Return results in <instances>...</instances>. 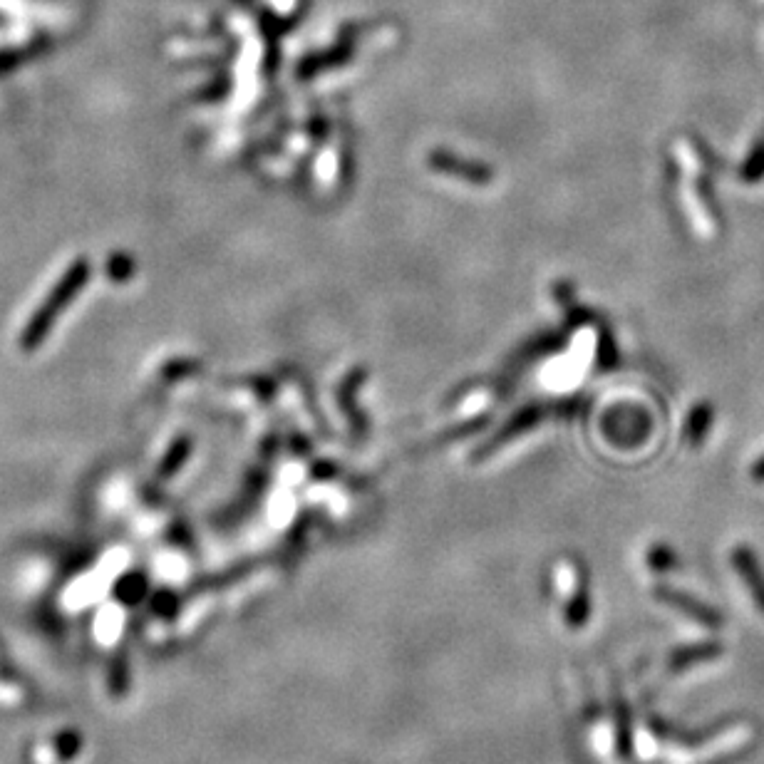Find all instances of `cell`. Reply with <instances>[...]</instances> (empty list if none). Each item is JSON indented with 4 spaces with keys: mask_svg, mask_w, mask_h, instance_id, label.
I'll return each instance as SVG.
<instances>
[{
    "mask_svg": "<svg viewBox=\"0 0 764 764\" xmlns=\"http://www.w3.org/2000/svg\"><path fill=\"white\" fill-rule=\"evenodd\" d=\"M712 420H715V410H712L710 402H698V405L690 410L688 420H685V440L693 447H700L705 442L707 432H710Z\"/></svg>",
    "mask_w": 764,
    "mask_h": 764,
    "instance_id": "cell-5",
    "label": "cell"
},
{
    "mask_svg": "<svg viewBox=\"0 0 764 764\" xmlns=\"http://www.w3.org/2000/svg\"><path fill=\"white\" fill-rule=\"evenodd\" d=\"M653 596H655V601L665 603V606H670L673 611L683 613V616H688L690 621L700 623V626L712 628V631L722 628V613H717L715 608L710 606V603L700 601V598L690 596V593L678 591V588H670V586H658L653 591Z\"/></svg>",
    "mask_w": 764,
    "mask_h": 764,
    "instance_id": "cell-1",
    "label": "cell"
},
{
    "mask_svg": "<svg viewBox=\"0 0 764 764\" xmlns=\"http://www.w3.org/2000/svg\"><path fill=\"white\" fill-rule=\"evenodd\" d=\"M573 586L571 591H559L561 613H564V623L571 631H581L588 626L591 618V591H588V581L581 571L573 569Z\"/></svg>",
    "mask_w": 764,
    "mask_h": 764,
    "instance_id": "cell-2",
    "label": "cell"
},
{
    "mask_svg": "<svg viewBox=\"0 0 764 764\" xmlns=\"http://www.w3.org/2000/svg\"><path fill=\"white\" fill-rule=\"evenodd\" d=\"M648 566L655 573H668L678 566V556H675V551L670 549V546L655 544L653 549L648 551Z\"/></svg>",
    "mask_w": 764,
    "mask_h": 764,
    "instance_id": "cell-7",
    "label": "cell"
},
{
    "mask_svg": "<svg viewBox=\"0 0 764 764\" xmlns=\"http://www.w3.org/2000/svg\"><path fill=\"white\" fill-rule=\"evenodd\" d=\"M740 177L745 184H760L764 179V132L757 137L750 154H747L745 162H742Z\"/></svg>",
    "mask_w": 764,
    "mask_h": 764,
    "instance_id": "cell-6",
    "label": "cell"
},
{
    "mask_svg": "<svg viewBox=\"0 0 764 764\" xmlns=\"http://www.w3.org/2000/svg\"><path fill=\"white\" fill-rule=\"evenodd\" d=\"M730 564L732 569L737 571V576L745 581L747 591H750L752 601L755 606L760 608V613H764V566L760 561V556L750 549V546L740 544L732 549L730 554Z\"/></svg>",
    "mask_w": 764,
    "mask_h": 764,
    "instance_id": "cell-3",
    "label": "cell"
},
{
    "mask_svg": "<svg viewBox=\"0 0 764 764\" xmlns=\"http://www.w3.org/2000/svg\"><path fill=\"white\" fill-rule=\"evenodd\" d=\"M750 477L755 479L757 484H764V454L750 467Z\"/></svg>",
    "mask_w": 764,
    "mask_h": 764,
    "instance_id": "cell-8",
    "label": "cell"
},
{
    "mask_svg": "<svg viewBox=\"0 0 764 764\" xmlns=\"http://www.w3.org/2000/svg\"><path fill=\"white\" fill-rule=\"evenodd\" d=\"M725 655V648L717 640H705V643H693L683 645V648H675L670 653V670L673 673H683V670L695 668V665L712 663V660H720Z\"/></svg>",
    "mask_w": 764,
    "mask_h": 764,
    "instance_id": "cell-4",
    "label": "cell"
}]
</instances>
